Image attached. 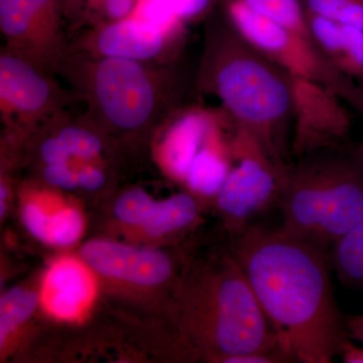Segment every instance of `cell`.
I'll return each mask as SVG.
<instances>
[{"instance_id":"cell-22","label":"cell","mask_w":363,"mask_h":363,"mask_svg":"<svg viewBox=\"0 0 363 363\" xmlns=\"http://www.w3.org/2000/svg\"><path fill=\"white\" fill-rule=\"evenodd\" d=\"M133 18L156 26L167 35L176 30L182 21L169 0H140Z\"/></svg>"},{"instance_id":"cell-7","label":"cell","mask_w":363,"mask_h":363,"mask_svg":"<svg viewBox=\"0 0 363 363\" xmlns=\"http://www.w3.org/2000/svg\"><path fill=\"white\" fill-rule=\"evenodd\" d=\"M86 89L98 116L121 131L142 130L161 107L156 76L142 62L101 57L89 66Z\"/></svg>"},{"instance_id":"cell-21","label":"cell","mask_w":363,"mask_h":363,"mask_svg":"<svg viewBox=\"0 0 363 363\" xmlns=\"http://www.w3.org/2000/svg\"><path fill=\"white\" fill-rule=\"evenodd\" d=\"M156 203L142 189H133L117 200L114 214L124 224L142 227L149 219Z\"/></svg>"},{"instance_id":"cell-23","label":"cell","mask_w":363,"mask_h":363,"mask_svg":"<svg viewBox=\"0 0 363 363\" xmlns=\"http://www.w3.org/2000/svg\"><path fill=\"white\" fill-rule=\"evenodd\" d=\"M84 220L74 208L56 210L52 216L51 245L69 247L82 235Z\"/></svg>"},{"instance_id":"cell-24","label":"cell","mask_w":363,"mask_h":363,"mask_svg":"<svg viewBox=\"0 0 363 363\" xmlns=\"http://www.w3.org/2000/svg\"><path fill=\"white\" fill-rule=\"evenodd\" d=\"M58 136L68 147L72 157L92 160L99 156L104 149L101 140L85 128L67 126L60 131Z\"/></svg>"},{"instance_id":"cell-11","label":"cell","mask_w":363,"mask_h":363,"mask_svg":"<svg viewBox=\"0 0 363 363\" xmlns=\"http://www.w3.org/2000/svg\"><path fill=\"white\" fill-rule=\"evenodd\" d=\"M52 84L40 67L7 52L0 57V100L4 116L23 121L45 116L52 107Z\"/></svg>"},{"instance_id":"cell-13","label":"cell","mask_w":363,"mask_h":363,"mask_svg":"<svg viewBox=\"0 0 363 363\" xmlns=\"http://www.w3.org/2000/svg\"><path fill=\"white\" fill-rule=\"evenodd\" d=\"M218 121L210 112L194 109L182 114L169 126L162 140L161 157L174 178L185 181L193 160Z\"/></svg>"},{"instance_id":"cell-28","label":"cell","mask_w":363,"mask_h":363,"mask_svg":"<svg viewBox=\"0 0 363 363\" xmlns=\"http://www.w3.org/2000/svg\"><path fill=\"white\" fill-rule=\"evenodd\" d=\"M40 155L47 164H68L72 157L68 147L58 135L48 138L42 143Z\"/></svg>"},{"instance_id":"cell-17","label":"cell","mask_w":363,"mask_h":363,"mask_svg":"<svg viewBox=\"0 0 363 363\" xmlns=\"http://www.w3.org/2000/svg\"><path fill=\"white\" fill-rule=\"evenodd\" d=\"M200 215V205L194 195L181 193L157 202L143 229L152 238L186 230L194 225Z\"/></svg>"},{"instance_id":"cell-27","label":"cell","mask_w":363,"mask_h":363,"mask_svg":"<svg viewBox=\"0 0 363 363\" xmlns=\"http://www.w3.org/2000/svg\"><path fill=\"white\" fill-rule=\"evenodd\" d=\"M140 0H102L95 11L106 16L111 23L128 20L135 13Z\"/></svg>"},{"instance_id":"cell-18","label":"cell","mask_w":363,"mask_h":363,"mask_svg":"<svg viewBox=\"0 0 363 363\" xmlns=\"http://www.w3.org/2000/svg\"><path fill=\"white\" fill-rule=\"evenodd\" d=\"M329 257L344 284L363 286V217L334 243Z\"/></svg>"},{"instance_id":"cell-1","label":"cell","mask_w":363,"mask_h":363,"mask_svg":"<svg viewBox=\"0 0 363 363\" xmlns=\"http://www.w3.org/2000/svg\"><path fill=\"white\" fill-rule=\"evenodd\" d=\"M233 238L231 253L286 352L296 362H332L348 335L329 253L281 228L250 224Z\"/></svg>"},{"instance_id":"cell-32","label":"cell","mask_w":363,"mask_h":363,"mask_svg":"<svg viewBox=\"0 0 363 363\" xmlns=\"http://www.w3.org/2000/svg\"><path fill=\"white\" fill-rule=\"evenodd\" d=\"M339 355L346 363H363V348L351 343L348 339L343 343Z\"/></svg>"},{"instance_id":"cell-33","label":"cell","mask_w":363,"mask_h":363,"mask_svg":"<svg viewBox=\"0 0 363 363\" xmlns=\"http://www.w3.org/2000/svg\"><path fill=\"white\" fill-rule=\"evenodd\" d=\"M348 154L363 169V140L353 145Z\"/></svg>"},{"instance_id":"cell-19","label":"cell","mask_w":363,"mask_h":363,"mask_svg":"<svg viewBox=\"0 0 363 363\" xmlns=\"http://www.w3.org/2000/svg\"><path fill=\"white\" fill-rule=\"evenodd\" d=\"M250 9L274 23L313 40L305 6L300 0H243Z\"/></svg>"},{"instance_id":"cell-14","label":"cell","mask_w":363,"mask_h":363,"mask_svg":"<svg viewBox=\"0 0 363 363\" xmlns=\"http://www.w3.org/2000/svg\"><path fill=\"white\" fill-rule=\"evenodd\" d=\"M313 40L339 71L363 88V30L307 13Z\"/></svg>"},{"instance_id":"cell-30","label":"cell","mask_w":363,"mask_h":363,"mask_svg":"<svg viewBox=\"0 0 363 363\" xmlns=\"http://www.w3.org/2000/svg\"><path fill=\"white\" fill-rule=\"evenodd\" d=\"M79 187L87 191L98 190L104 185L105 176L101 169L92 166H85L78 169Z\"/></svg>"},{"instance_id":"cell-31","label":"cell","mask_w":363,"mask_h":363,"mask_svg":"<svg viewBox=\"0 0 363 363\" xmlns=\"http://www.w3.org/2000/svg\"><path fill=\"white\" fill-rule=\"evenodd\" d=\"M348 338L363 344V315L345 317Z\"/></svg>"},{"instance_id":"cell-2","label":"cell","mask_w":363,"mask_h":363,"mask_svg":"<svg viewBox=\"0 0 363 363\" xmlns=\"http://www.w3.org/2000/svg\"><path fill=\"white\" fill-rule=\"evenodd\" d=\"M201 83L220 100L233 130L285 162L292 133V77L240 35L230 21L208 35Z\"/></svg>"},{"instance_id":"cell-29","label":"cell","mask_w":363,"mask_h":363,"mask_svg":"<svg viewBox=\"0 0 363 363\" xmlns=\"http://www.w3.org/2000/svg\"><path fill=\"white\" fill-rule=\"evenodd\" d=\"M176 16L180 20L196 18L211 4L212 0H169Z\"/></svg>"},{"instance_id":"cell-6","label":"cell","mask_w":363,"mask_h":363,"mask_svg":"<svg viewBox=\"0 0 363 363\" xmlns=\"http://www.w3.org/2000/svg\"><path fill=\"white\" fill-rule=\"evenodd\" d=\"M233 147L235 164L214 200L234 235L250 226L257 214L279 203L289 164L272 157L245 131L233 130Z\"/></svg>"},{"instance_id":"cell-4","label":"cell","mask_w":363,"mask_h":363,"mask_svg":"<svg viewBox=\"0 0 363 363\" xmlns=\"http://www.w3.org/2000/svg\"><path fill=\"white\" fill-rule=\"evenodd\" d=\"M279 204L283 230L330 253L363 217V169L350 154L303 157L289 166Z\"/></svg>"},{"instance_id":"cell-34","label":"cell","mask_w":363,"mask_h":363,"mask_svg":"<svg viewBox=\"0 0 363 363\" xmlns=\"http://www.w3.org/2000/svg\"><path fill=\"white\" fill-rule=\"evenodd\" d=\"M0 193H1V199H0V213H1V216H4V213H6V188L4 187V184H1Z\"/></svg>"},{"instance_id":"cell-26","label":"cell","mask_w":363,"mask_h":363,"mask_svg":"<svg viewBox=\"0 0 363 363\" xmlns=\"http://www.w3.org/2000/svg\"><path fill=\"white\" fill-rule=\"evenodd\" d=\"M44 179L50 185L65 190L79 187L77 171L68 164H48L44 169Z\"/></svg>"},{"instance_id":"cell-12","label":"cell","mask_w":363,"mask_h":363,"mask_svg":"<svg viewBox=\"0 0 363 363\" xmlns=\"http://www.w3.org/2000/svg\"><path fill=\"white\" fill-rule=\"evenodd\" d=\"M167 33L135 18L109 23L98 32L97 54L107 58L143 62L156 58L164 49Z\"/></svg>"},{"instance_id":"cell-16","label":"cell","mask_w":363,"mask_h":363,"mask_svg":"<svg viewBox=\"0 0 363 363\" xmlns=\"http://www.w3.org/2000/svg\"><path fill=\"white\" fill-rule=\"evenodd\" d=\"M91 294L89 274L75 260L57 262L45 274L44 302L54 316L73 319L90 300Z\"/></svg>"},{"instance_id":"cell-15","label":"cell","mask_w":363,"mask_h":363,"mask_svg":"<svg viewBox=\"0 0 363 363\" xmlns=\"http://www.w3.org/2000/svg\"><path fill=\"white\" fill-rule=\"evenodd\" d=\"M219 119L193 160L185 183L195 195L216 197L234 164L233 138H224Z\"/></svg>"},{"instance_id":"cell-10","label":"cell","mask_w":363,"mask_h":363,"mask_svg":"<svg viewBox=\"0 0 363 363\" xmlns=\"http://www.w3.org/2000/svg\"><path fill=\"white\" fill-rule=\"evenodd\" d=\"M81 257L102 276L138 286L162 285L173 274L171 259L161 250L111 240L88 241L81 248Z\"/></svg>"},{"instance_id":"cell-3","label":"cell","mask_w":363,"mask_h":363,"mask_svg":"<svg viewBox=\"0 0 363 363\" xmlns=\"http://www.w3.org/2000/svg\"><path fill=\"white\" fill-rule=\"evenodd\" d=\"M181 326L188 345L213 362L250 353L290 355L231 252L197 264L184 279Z\"/></svg>"},{"instance_id":"cell-20","label":"cell","mask_w":363,"mask_h":363,"mask_svg":"<svg viewBox=\"0 0 363 363\" xmlns=\"http://www.w3.org/2000/svg\"><path fill=\"white\" fill-rule=\"evenodd\" d=\"M38 305V295L30 290L16 288L4 294L0 301V343L1 346L14 329L32 316Z\"/></svg>"},{"instance_id":"cell-9","label":"cell","mask_w":363,"mask_h":363,"mask_svg":"<svg viewBox=\"0 0 363 363\" xmlns=\"http://www.w3.org/2000/svg\"><path fill=\"white\" fill-rule=\"evenodd\" d=\"M67 0H0V30L11 52L42 67L59 59Z\"/></svg>"},{"instance_id":"cell-25","label":"cell","mask_w":363,"mask_h":363,"mask_svg":"<svg viewBox=\"0 0 363 363\" xmlns=\"http://www.w3.org/2000/svg\"><path fill=\"white\" fill-rule=\"evenodd\" d=\"M54 212L48 211L38 203H28L21 211V219L30 234L51 245Z\"/></svg>"},{"instance_id":"cell-35","label":"cell","mask_w":363,"mask_h":363,"mask_svg":"<svg viewBox=\"0 0 363 363\" xmlns=\"http://www.w3.org/2000/svg\"><path fill=\"white\" fill-rule=\"evenodd\" d=\"M80 1L82 2V4H84L85 6H87L88 9L95 11L97 6L101 4L102 0H80Z\"/></svg>"},{"instance_id":"cell-8","label":"cell","mask_w":363,"mask_h":363,"mask_svg":"<svg viewBox=\"0 0 363 363\" xmlns=\"http://www.w3.org/2000/svg\"><path fill=\"white\" fill-rule=\"evenodd\" d=\"M292 77V76H291ZM350 105L326 86L292 77L291 150L298 160L336 152L350 135Z\"/></svg>"},{"instance_id":"cell-5","label":"cell","mask_w":363,"mask_h":363,"mask_svg":"<svg viewBox=\"0 0 363 363\" xmlns=\"http://www.w3.org/2000/svg\"><path fill=\"white\" fill-rule=\"evenodd\" d=\"M226 13L235 30L289 75L326 86L363 116V88L339 71L314 40L264 18L243 0H228Z\"/></svg>"}]
</instances>
